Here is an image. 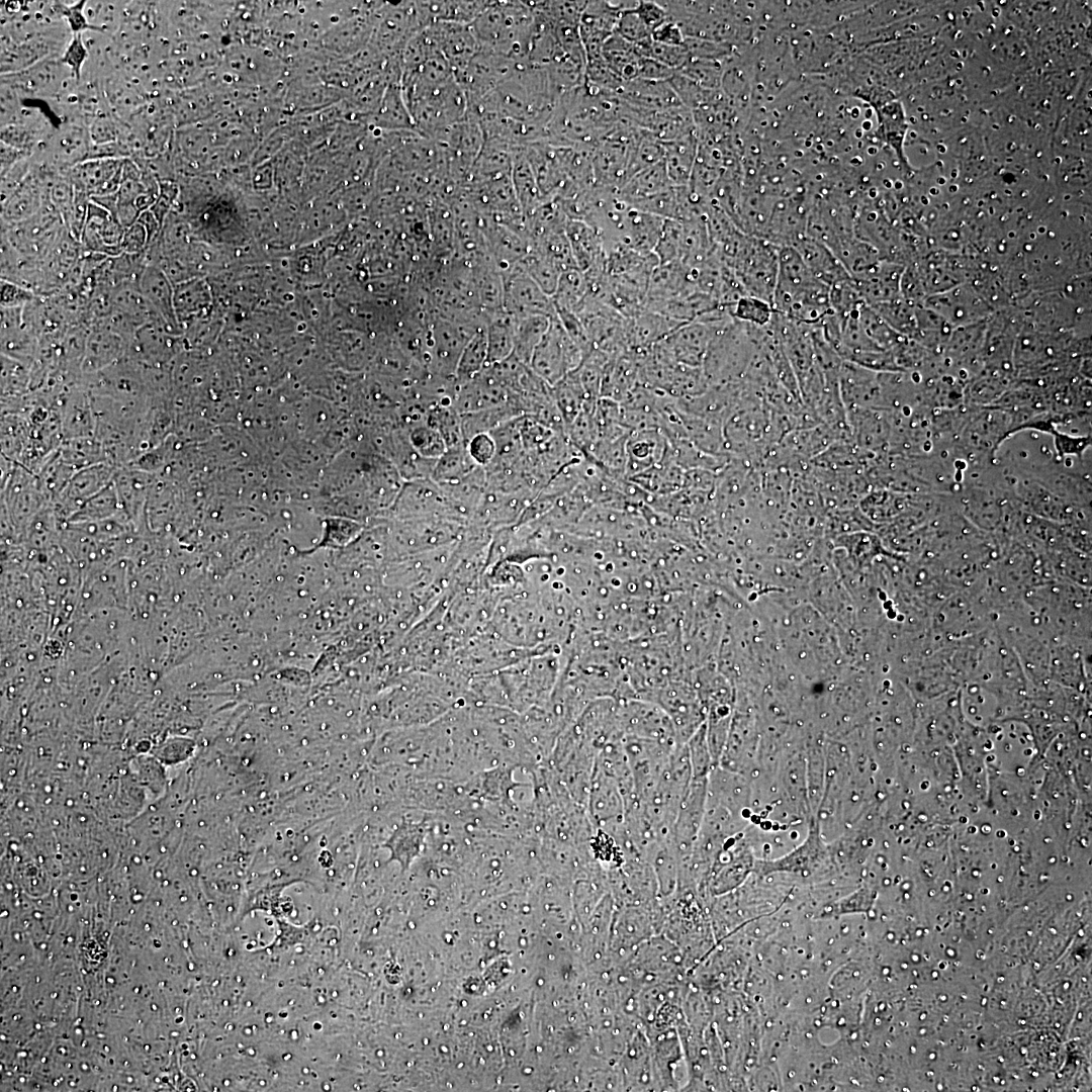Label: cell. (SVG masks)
<instances>
[{"mask_svg": "<svg viewBox=\"0 0 1092 1092\" xmlns=\"http://www.w3.org/2000/svg\"><path fill=\"white\" fill-rule=\"evenodd\" d=\"M534 21L532 2L489 1L470 27L479 49L529 63Z\"/></svg>", "mask_w": 1092, "mask_h": 1092, "instance_id": "6da1fadb", "label": "cell"}, {"mask_svg": "<svg viewBox=\"0 0 1092 1092\" xmlns=\"http://www.w3.org/2000/svg\"><path fill=\"white\" fill-rule=\"evenodd\" d=\"M401 89L416 131L432 141L467 117V97L455 76L442 82Z\"/></svg>", "mask_w": 1092, "mask_h": 1092, "instance_id": "7a4b0ae2", "label": "cell"}, {"mask_svg": "<svg viewBox=\"0 0 1092 1092\" xmlns=\"http://www.w3.org/2000/svg\"><path fill=\"white\" fill-rule=\"evenodd\" d=\"M641 130L622 119L597 143L593 152L595 185L619 189L628 181L631 156Z\"/></svg>", "mask_w": 1092, "mask_h": 1092, "instance_id": "3957f363", "label": "cell"}, {"mask_svg": "<svg viewBox=\"0 0 1092 1092\" xmlns=\"http://www.w3.org/2000/svg\"><path fill=\"white\" fill-rule=\"evenodd\" d=\"M585 358L570 340L557 316L535 348L529 366L547 384L553 386L567 373L577 369Z\"/></svg>", "mask_w": 1092, "mask_h": 1092, "instance_id": "277c9868", "label": "cell"}, {"mask_svg": "<svg viewBox=\"0 0 1092 1092\" xmlns=\"http://www.w3.org/2000/svg\"><path fill=\"white\" fill-rule=\"evenodd\" d=\"M733 320L692 321L684 324L659 344L672 360L692 367H702L710 343L716 334Z\"/></svg>", "mask_w": 1092, "mask_h": 1092, "instance_id": "5b68a950", "label": "cell"}, {"mask_svg": "<svg viewBox=\"0 0 1092 1092\" xmlns=\"http://www.w3.org/2000/svg\"><path fill=\"white\" fill-rule=\"evenodd\" d=\"M504 309L514 315L542 314L556 316L552 297L546 294L517 263L503 274Z\"/></svg>", "mask_w": 1092, "mask_h": 1092, "instance_id": "8992f818", "label": "cell"}, {"mask_svg": "<svg viewBox=\"0 0 1092 1092\" xmlns=\"http://www.w3.org/2000/svg\"><path fill=\"white\" fill-rule=\"evenodd\" d=\"M116 469L103 462L77 470L51 504L57 516L68 521L87 499L113 480Z\"/></svg>", "mask_w": 1092, "mask_h": 1092, "instance_id": "52a82bcc", "label": "cell"}, {"mask_svg": "<svg viewBox=\"0 0 1092 1092\" xmlns=\"http://www.w3.org/2000/svg\"><path fill=\"white\" fill-rule=\"evenodd\" d=\"M587 816L595 829L624 819V798L617 782L595 761L586 798Z\"/></svg>", "mask_w": 1092, "mask_h": 1092, "instance_id": "ba28073f", "label": "cell"}, {"mask_svg": "<svg viewBox=\"0 0 1092 1092\" xmlns=\"http://www.w3.org/2000/svg\"><path fill=\"white\" fill-rule=\"evenodd\" d=\"M124 159H90L83 161L65 173L77 191L89 197L114 194L122 180Z\"/></svg>", "mask_w": 1092, "mask_h": 1092, "instance_id": "9c48e42d", "label": "cell"}, {"mask_svg": "<svg viewBox=\"0 0 1092 1092\" xmlns=\"http://www.w3.org/2000/svg\"><path fill=\"white\" fill-rule=\"evenodd\" d=\"M425 29L451 66L454 75L462 71L479 51V44L468 24L434 22Z\"/></svg>", "mask_w": 1092, "mask_h": 1092, "instance_id": "30bf717a", "label": "cell"}, {"mask_svg": "<svg viewBox=\"0 0 1092 1092\" xmlns=\"http://www.w3.org/2000/svg\"><path fill=\"white\" fill-rule=\"evenodd\" d=\"M125 229L108 210L90 199L81 239L83 246L101 256H120Z\"/></svg>", "mask_w": 1092, "mask_h": 1092, "instance_id": "8fae6325", "label": "cell"}, {"mask_svg": "<svg viewBox=\"0 0 1092 1092\" xmlns=\"http://www.w3.org/2000/svg\"><path fill=\"white\" fill-rule=\"evenodd\" d=\"M664 218L629 207L611 244L620 245L640 254H651L661 234ZM605 245V246H608Z\"/></svg>", "mask_w": 1092, "mask_h": 1092, "instance_id": "7c38bea8", "label": "cell"}, {"mask_svg": "<svg viewBox=\"0 0 1092 1092\" xmlns=\"http://www.w3.org/2000/svg\"><path fill=\"white\" fill-rule=\"evenodd\" d=\"M139 289L152 313L163 322L171 332L177 326L174 309V292L168 276L155 264L149 263L142 269Z\"/></svg>", "mask_w": 1092, "mask_h": 1092, "instance_id": "4fadbf2b", "label": "cell"}, {"mask_svg": "<svg viewBox=\"0 0 1092 1092\" xmlns=\"http://www.w3.org/2000/svg\"><path fill=\"white\" fill-rule=\"evenodd\" d=\"M55 406L59 410L64 439L95 436L96 420L87 388H74L60 395Z\"/></svg>", "mask_w": 1092, "mask_h": 1092, "instance_id": "5bb4252c", "label": "cell"}, {"mask_svg": "<svg viewBox=\"0 0 1092 1092\" xmlns=\"http://www.w3.org/2000/svg\"><path fill=\"white\" fill-rule=\"evenodd\" d=\"M617 94L626 104L644 112H658L681 105L668 81L637 78L625 82Z\"/></svg>", "mask_w": 1092, "mask_h": 1092, "instance_id": "9a60e30c", "label": "cell"}, {"mask_svg": "<svg viewBox=\"0 0 1092 1092\" xmlns=\"http://www.w3.org/2000/svg\"><path fill=\"white\" fill-rule=\"evenodd\" d=\"M686 323L677 322L660 313L643 309L627 318V352L639 353L661 342Z\"/></svg>", "mask_w": 1092, "mask_h": 1092, "instance_id": "2e32d148", "label": "cell"}, {"mask_svg": "<svg viewBox=\"0 0 1092 1092\" xmlns=\"http://www.w3.org/2000/svg\"><path fill=\"white\" fill-rule=\"evenodd\" d=\"M125 350V339L119 334L110 329L94 331L87 337L81 370L96 374L120 361Z\"/></svg>", "mask_w": 1092, "mask_h": 1092, "instance_id": "e0dca14e", "label": "cell"}, {"mask_svg": "<svg viewBox=\"0 0 1092 1092\" xmlns=\"http://www.w3.org/2000/svg\"><path fill=\"white\" fill-rule=\"evenodd\" d=\"M122 511L133 520L146 513V505L154 480L149 472L138 468H117L113 476Z\"/></svg>", "mask_w": 1092, "mask_h": 1092, "instance_id": "ac0fdd59", "label": "cell"}, {"mask_svg": "<svg viewBox=\"0 0 1092 1092\" xmlns=\"http://www.w3.org/2000/svg\"><path fill=\"white\" fill-rule=\"evenodd\" d=\"M565 234L576 268L585 272L605 263V243L601 235L581 220L568 219Z\"/></svg>", "mask_w": 1092, "mask_h": 1092, "instance_id": "d6986e66", "label": "cell"}, {"mask_svg": "<svg viewBox=\"0 0 1092 1092\" xmlns=\"http://www.w3.org/2000/svg\"><path fill=\"white\" fill-rule=\"evenodd\" d=\"M663 162L671 185L687 186L698 153L697 130L674 141L663 143Z\"/></svg>", "mask_w": 1092, "mask_h": 1092, "instance_id": "ffe728a7", "label": "cell"}, {"mask_svg": "<svg viewBox=\"0 0 1092 1092\" xmlns=\"http://www.w3.org/2000/svg\"><path fill=\"white\" fill-rule=\"evenodd\" d=\"M425 27L434 22L470 25L489 1H415Z\"/></svg>", "mask_w": 1092, "mask_h": 1092, "instance_id": "44dd1931", "label": "cell"}, {"mask_svg": "<svg viewBox=\"0 0 1092 1092\" xmlns=\"http://www.w3.org/2000/svg\"><path fill=\"white\" fill-rule=\"evenodd\" d=\"M483 312V311H482ZM487 345V364L498 363L513 354L514 316L504 308L483 312Z\"/></svg>", "mask_w": 1092, "mask_h": 1092, "instance_id": "7402d4cb", "label": "cell"}, {"mask_svg": "<svg viewBox=\"0 0 1092 1092\" xmlns=\"http://www.w3.org/2000/svg\"><path fill=\"white\" fill-rule=\"evenodd\" d=\"M642 128L662 143L674 141L696 131L692 111L685 106L648 113Z\"/></svg>", "mask_w": 1092, "mask_h": 1092, "instance_id": "603a6c76", "label": "cell"}, {"mask_svg": "<svg viewBox=\"0 0 1092 1092\" xmlns=\"http://www.w3.org/2000/svg\"><path fill=\"white\" fill-rule=\"evenodd\" d=\"M664 438L655 429L638 430L626 443V470L638 473L665 457Z\"/></svg>", "mask_w": 1092, "mask_h": 1092, "instance_id": "cb8c5ba5", "label": "cell"}, {"mask_svg": "<svg viewBox=\"0 0 1092 1092\" xmlns=\"http://www.w3.org/2000/svg\"><path fill=\"white\" fill-rule=\"evenodd\" d=\"M374 121L377 126L397 131H416L400 80L391 82L386 88L374 113Z\"/></svg>", "mask_w": 1092, "mask_h": 1092, "instance_id": "d4e9b609", "label": "cell"}, {"mask_svg": "<svg viewBox=\"0 0 1092 1092\" xmlns=\"http://www.w3.org/2000/svg\"><path fill=\"white\" fill-rule=\"evenodd\" d=\"M523 149L514 153L512 181L524 217H527L549 200L542 195Z\"/></svg>", "mask_w": 1092, "mask_h": 1092, "instance_id": "484cf974", "label": "cell"}, {"mask_svg": "<svg viewBox=\"0 0 1092 1092\" xmlns=\"http://www.w3.org/2000/svg\"><path fill=\"white\" fill-rule=\"evenodd\" d=\"M551 318L542 314L514 316L513 355L521 362L529 365L535 348L549 329Z\"/></svg>", "mask_w": 1092, "mask_h": 1092, "instance_id": "4316f807", "label": "cell"}, {"mask_svg": "<svg viewBox=\"0 0 1092 1092\" xmlns=\"http://www.w3.org/2000/svg\"><path fill=\"white\" fill-rule=\"evenodd\" d=\"M663 160L632 176L621 188L619 196L631 203L671 187Z\"/></svg>", "mask_w": 1092, "mask_h": 1092, "instance_id": "83f0119b", "label": "cell"}, {"mask_svg": "<svg viewBox=\"0 0 1092 1092\" xmlns=\"http://www.w3.org/2000/svg\"><path fill=\"white\" fill-rule=\"evenodd\" d=\"M551 395L564 424L565 430L573 423L588 401L580 381L575 373H567L551 386ZM597 402V401H596Z\"/></svg>", "mask_w": 1092, "mask_h": 1092, "instance_id": "f1b7e54d", "label": "cell"}, {"mask_svg": "<svg viewBox=\"0 0 1092 1092\" xmlns=\"http://www.w3.org/2000/svg\"><path fill=\"white\" fill-rule=\"evenodd\" d=\"M602 54L609 68L624 82L637 79L640 57L633 43L614 32L604 42Z\"/></svg>", "mask_w": 1092, "mask_h": 1092, "instance_id": "f546056e", "label": "cell"}, {"mask_svg": "<svg viewBox=\"0 0 1092 1092\" xmlns=\"http://www.w3.org/2000/svg\"><path fill=\"white\" fill-rule=\"evenodd\" d=\"M124 513L113 480L87 499L68 520L86 523L110 519Z\"/></svg>", "mask_w": 1092, "mask_h": 1092, "instance_id": "4dcf8cb0", "label": "cell"}, {"mask_svg": "<svg viewBox=\"0 0 1092 1092\" xmlns=\"http://www.w3.org/2000/svg\"><path fill=\"white\" fill-rule=\"evenodd\" d=\"M58 451L76 470L107 462L103 444L95 436L64 439Z\"/></svg>", "mask_w": 1092, "mask_h": 1092, "instance_id": "1f68e13d", "label": "cell"}, {"mask_svg": "<svg viewBox=\"0 0 1092 1092\" xmlns=\"http://www.w3.org/2000/svg\"><path fill=\"white\" fill-rule=\"evenodd\" d=\"M476 467L478 465L470 457L466 445H459L448 448L437 459L431 479L437 484L452 483L461 479Z\"/></svg>", "mask_w": 1092, "mask_h": 1092, "instance_id": "d6a6232c", "label": "cell"}, {"mask_svg": "<svg viewBox=\"0 0 1092 1092\" xmlns=\"http://www.w3.org/2000/svg\"><path fill=\"white\" fill-rule=\"evenodd\" d=\"M551 297L555 310L565 309L576 313L586 297V281L583 272L576 267L562 271Z\"/></svg>", "mask_w": 1092, "mask_h": 1092, "instance_id": "836d02e7", "label": "cell"}, {"mask_svg": "<svg viewBox=\"0 0 1092 1092\" xmlns=\"http://www.w3.org/2000/svg\"><path fill=\"white\" fill-rule=\"evenodd\" d=\"M487 364V345L484 326L479 328L464 346L455 372V382L474 378Z\"/></svg>", "mask_w": 1092, "mask_h": 1092, "instance_id": "e575fe53", "label": "cell"}, {"mask_svg": "<svg viewBox=\"0 0 1092 1092\" xmlns=\"http://www.w3.org/2000/svg\"><path fill=\"white\" fill-rule=\"evenodd\" d=\"M526 273L549 296L555 292L562 270L547 256L531 249L520 261Z\"/></svg>", "mask_w": 1092, "mask_h": 1092, "instance_id": "d590c367", "label": "cell"}, {"mask_svg": "<svg viewBox=\"0 0 1092 1092\" xmlns=\"http://www.w3.org/2000/svg\"><path fill=\"white\" fill-rule=\"evenodd\" d=\"M633 48L638 57L656 60L674 71L679 70L690 59L685 46L657 42L651 36L633 43Z\"/></svg>", "mask_w": 1092, "mask_h": 1092, "instance_id": "8d00e7d4", "label": "cell"}, {"mask_svg": "<svg viewBox=\"0 0 1092 1092\" xmlns=\"http://www.w3.org/2000/svg\"><path fill=\"white\" fill-rule=\"evenodd\" d=\"M663 157V143L642 128L631 156L628 180L640 171L661 162Z\"/></svg>", "mask_w": 1092, "mask_h": 1092, "instance_id": "74e56055", "label": "cell"}, {"mask_svg": "<svg viewBox=\"0 0 1092 1092\" xmlns=\"http://www.w3.org/2000/svg\"><path fill=\"white\" fill-rule=\"evenodd\" d=\"M2 400L21 397L28 389L31 376L29 367L5 355L1 356Z\"/></svg>", "mask_w": 1092, "mask_h": 1092, "instance_id": "f35d334b", "label": "cell"}, {"mask_svg": "<svg viewBox=\"0 0 1092 1092\" xmlns=\"http://www.w3.org/2000/svg\"><path fill=\"white\" fill-rule=\"evenodd\" d=\"M724 62L690 58L677 72L709 90H720Z\"/></svg>", "mask_w": 1092, "mask_h": 1092, "instance_id": "ab89813d", "label": "cell"}, {"mask_svg": "<svg viewBox=\"0 0 1092 1092\" xmlns=\"http://www.w3.org/2000/svg\"><path fill=\"white\" fill-rule=\"evenodd\" d=\"M681 222L664 219L660 237L653 250L658 264H670L681 260Z\"/></svg>", "mask_w": 1092, "mask_h": 1092, "instance_id": "60d3db41", "label": "cell"}, {"mask_svg": "<svg viewBox=\"0 0 1092 1092\" xmlns=\"http://www.w3.org/2000/svg\"><path fill=\"white\" fill-rule=\"evenodd\" d=\"M408 438L417 452L428 459L437 460L447 450L440 433L427 422L411 428Z\"/></svg>", "mask_w": 1092, "mask_h": 1092, "instance_id": "b9f144b4", "label": "cell"}, {"mask_svg": "<svg viewBox=\"0 0 1092 1092\" xmlns=\"http://www.w3.org/2000/svg\"><path fill=\"white\" fill-rule=\"evenodd\" d=\"M772 313L774 309L769 303L749 295L741 296L730 308L733 318L757 327L768 325Z\"/></svg>", "mask_w": 1092, "mask_h": 1092, "instance_id": "7bdbcfd3", "label": "cell"}, {"mask_svg": "<svg viewBox=\"0 0 1092 1092\" xmlns=\"http://www.w3.org/2000/svg\"><path fill=\"white\" fill-rule=\"evenodd\" d=\"M123 123L111 111L98 114L88 126L92 144L101 145L116 142Z\"/></svg>", "mask_w": 1092, "mask_h": 1092, "instance_id": "ee69618b", "label": "cell"}, {"mask_svg": "<svg viewBox=\"0 0 1092 1092\" xmlns=\"http://www.w3.org/2000/svg\"><path fill=\"white\" fill-rule=\"evenodd\" d=\"M614 32L631 43L651 36L650 29L634 9L623 11L619 15Z\"/></svg>", "mask_w": 1092, "mask_h": 1092, "instance_id": "f6af8a7d", "label": "cell"}, {"mask_svg": "<svg viewBox=\"0 0 1092 1092\" xmlns=\"http://www.w3.org/2000/svg\"><path fill=\"white\" fill-rule=\"evenodd\" d=\"M88 57L89 53L83 39V33H74L61 57V61L80 81Z\"/></svg>", "mask_w": 1092, "mask_h": 1092, "instance_id": "bcb514c9", "label": "cell"}, {"mask_svg": "<svg viewBox=\"0 0 1092 1092\" xmlns=\"http://www.w3.org/2000/svg\"><path fill=\"white\" fill-rule=\"evenodd\" d=\"M466 448L472 460L481 467H486L491 462L495 452L494 441L489 433L474 436L466 443Z\"/></svg>", "mask_w": 1092, "mask_h": 1092, "instance_id": "7dc6e473", "label": "cell"}, {"mask_svg": "<svg viewBox=\"0 0 1092 1092\" xmlns=\"http://www.w3.org/2000/svg\"><path fill=\"white\" fill-rule=\"evenodd\" d=\"M34 297L28 287L16 282L1 280V307H23Z\"/></svg>", "mask_w": 1092, "mask_h": 1092, "instance_id": "c3c4849f", "label": "cell"}, {"mask_svg": "<svg viewBox=\"0 0 1092 1092\" xmlns=\"http://www.w3.org/2000/svg\"><path fill=\"white\" fill-rule=\"evenodd\" d=\"M634 10L650 31L668 19V14L660 1H638Z\"/></svg>", "mask_w": 1092, "mask_h": 1092, "instance_id": "681fc988", "label": "cell"}, {"mask_svg": "<svg viewBox=\"0 0 1092 1092\" xmlns=\"http://www.w3.org/2000/svg\"><path fill=\"white\" fill-rule=\"evenodd\" d=\"M148 248V234L142 223L135 221L125 229L121 249L123 254L139 255Z\"/></svg>", "mask_w": 1092, "mask_h": 1092, "instance_id": "f907efd6", "label": "cell"}, {"mask_svg": "<svg viewBox=\"0 0 1092 1092\" xmlns=\"http://www.w3.org/2000/svg\"><path fill=\"white\" fill-rule=\"evenodd\" d=\"M675 71L656 60L640 58L638 67L639 79L650 81H668Z\"/></svg>", "mask_w": 1092, "mask_h": 1092, "instance_id": "816d5d0a", "label": "cell"}, {"mask_svg": "<svg viewBox=\"0 0 1092 1092\" xmlns=\"http://www.w3.org/2000/svg\"><path fill=\"white\" fill-rule=\"evenodd\" d=\"M651 38L661 43L684 46L686 36L679 25L668 17L651 31Z\"/></svg>", "mask_w": 1092, "mask_h": 1092, "instance_id": "f5cc1de1", "label": "cell"}, {"mask_svg": "<svg viewBox=\"0 0 1092 1092\" xmlns=\"http://www.w3.org/2000/svg\"><path fill=\"white\" fill-rule=\"evenodd\" d=\"M1 176L6 174L18 162L30 158L32 155L1 142L0 145Z\"/></svg>", "mask_w": 1092, "mask_h": 1092, "instance_id": "db71d44e", "label": "cell"}]
</instances>
